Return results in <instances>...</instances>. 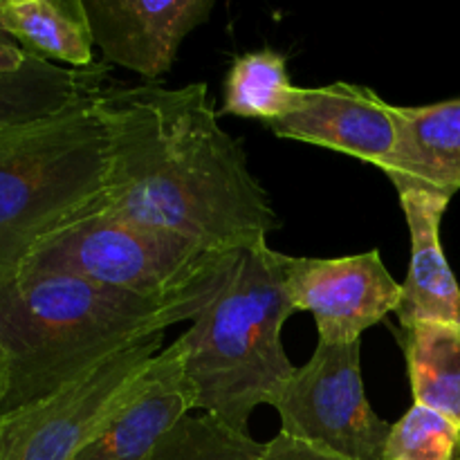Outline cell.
Wrapping results in <instances>:
<instances>
[{"label": "cell", "instance_id": "d6986e66", "mask_svg": "<svg viewBox=\"0 0 460 460\" xmlns=\"http://www.w3.org/2000/svg\"><path fill=\"white\" fill-rule=\"evenodd\" d=\"M460 427L443 413L413 402V407L391 425L386 460H456Z\"/></svg>", "mask_w": 460, "mask_h": 460}, {"label": "cell", "instance_id": "8fae6325", "mask_svg": "<svg viewBox=\"0 0 460 460\" xmlns=\"http://www.w3.org/2000/svg\"><path fill=\"white\" fill-rule=\"evenodd\" d=\"M191 411L184 382V341L178 337L153 359L135 398L75 460H146L157 443Z\"/></svg>", "mask_w": 460, "mask_h": 460}, {"label": "cell", "instance_id": "8992f818", "mask_svg": "<svg viewBox=\"0 0 460 460\" xmlns=\"http://www.w3.org/2000/svg\"><path fill=\"white\" fill-rule=\"evenodd\" d=\"M162 337L108 359L49 398L0 416V460H75L135 398L148 367L164 350Z\"/></svg>", "mask_w": 460, "mask_h": 460}, {"label": "cell", "instance_id": "9a60e30c", "mask_svg": "<svg viewBox=\"0 0 460 460\" xmlns=\"http://www.w3.org/2000/svg\"><path fill=\"white\" fill-rule=\"evenodd\" d=\"M106 81L108 63L75 70L30 54L21 70L0 75V130L57 115L90 94L103 93Z\"/></svg>", "mask_w": 460, "mask_h": 460}, {"label": "cell", "instance_id": "277c9868", "mask_svg": "<svg viewBox=\"0 0 460 460\" xmlns=\"http://www.w3.org/2000/svg\"><path fill=\"white\" fill-rule=\"evenodd\" d=\"M99 99L0 130V286L54 236L106 207L111 151Z\"/></svg>", "mask_w": 460, "mask_h": 460}, {"label": "cell", "instance_id": "ac0fdd59", "mask_svg": "<svg viewBox=\"0 0 460 460\" xmlns=\"http://www.w3.org/2000/svg\"><path fill=\"white\" fill-rule=\"evenodd\" d=\"M263 445L209 416H184L146 460H259Z\"/></svg>", "mask_w": 460, "mask_h": 460}, {"label": "cell", "instance_id": "cb8c5ba5", "mask_svg": "<svg viewBox=\"0 0 460 460\" xmlns=\"http://www.w3.org/2000/svg\"><path fill=\"white\" fill-rule=\"evenodd\" d=\"M456 460H458V458H456Z\"/></svg>", "mask_w": 460, "mask_h": 460}, {"label": "cell", "instance_id": "ffe728a7", "mask_svg": "<svg viewBox=\"0 0 460 460\" xmlns=\"http://www.w3.org/2000/svg\"><path fill=\"white\" fill-rule=\"evenodd\" d=\"M259 460H350V458L323 452V449L313 447V445L292 438V436L283 434L281 431L277 438H272L268 445H263Z\"/></svg>", "mask_w": 460, "mask_h": 460}, {"label": "cell", "instance_id": "7c38bea8", "mask_svg": "<svg viewBox=\"0 0 460 460\" xmlns=\"http://www.w3.org/2000/svg\"><path fill=\"white\" fill-rule=\"evenodd\" d=\"M398 198L411 234V261L402 283V301L395 310L400 328L416 323L460 326V286L440 243V223L452 198L420 189L400 191Z\"/></svg>", "mask_w": 460, "mask_h": 460}, {"label": "cell", "instance_id": "e0dca14e", "mask_svg": "<svg viewBox=\"0 0 460 460\" xmlns=\"http://www.w3.org/2000/svg\"><path fill=\"white\" fill-rule=\"evenodd\" d=\"M292 84L288 58L277 49H256L238 57L225 79L223 115L250 117L265 124L295 111L301 99Z\"/></svg>", "mask_w": 460, "mask_h": 460}, {"label": "cell", "instance_id": "4fadbf2b", "mask_svg": "<svg viewBox=\"0 0 460 460\" xmlns=\"http://www.w3.org/2000/svg\"><path fill=\"white\" fill-rule=\"evenodd\" d=\"M398 142L382 166L395 191L420 189L454 198L460 191V99L394 106Z\"/></svg>", "mask_w": 460, "mask_h": 460}, {"label": "cell", "instance_id": "6da1fadb", "mask_svg": "<svg viewBox=\"0 0 460 460\" xmlns=\"http://www.w3.org/2000/svg\"><path fill=\"white\" fill-rule=\"evenodd\" d=\"M111 191L102 214L216 252L268 241L281 225L241 139L218 126L205 84L106 88Z\"/></svg>", "mask_w": 460, "mask_h": 460}, {"label": "cell", "instance_id": "3957f363", "mask_svg": "<svg viewBox=\"0 0 460 460\" xmlns=\"http://www.w3.org/2000/svg\"><path fill=\"white\" fill-rule=\"evenodd\" d=\"M292 313L281 252L268 241L238 252L220 295L180 335L193 411L250 436L254 409L272 407L296 371L281 341Z\"/></svg>", "mask_w": 460, "mask_h": 460}, {"label": "cell", "instance_id": "2e32d148", "mask_svg": "<svg viewBox=\"0 0 460 460\" xmlns=\"http://www.w3.org/2000/svg\"><path fill=\"white\" fill-rule=\"evenodd\" d=\"M395 337L407 358L409 382L416 404L443 413L460 427V326H398Z\"/></svg>", "mask_w": 460, "mask_h": 460}, {"label": "cell", "instance_id": "7a4b0ae2", "mask_svg": "<svg viewBox=\"0 0 460 460\" xmlns=\"http://www.w3.org/2000/svg\"><path fill=\"white\" fill-rule=\"evenodd\" d=\"M225 281L151 299L75 274L21 272L0 286V341L9 355L0 416L49 398L173 323L193 322Z\"/></svg>", "mask_w": 460, "mask_h": 460}, {"label": "cell", "instance_id": "30bf717a", "mask_svg": "<svg viewBox=\"0 0 460 460\" xmlns=\"http://www.w3.org/2000/svg\"><path fill=\"white\" fill-rule=\"evenodd\" d=\"M265 126L277 137L346 153L377 169L386 164L398 142L394 106L376 90L346 81L304 88L295 111Z\"/></svg>", "mask_w": 460, "mask_h": 460}, {"label": "cell", "instance_id": "ba28073f", "mask_svg": "<svg viewBox=\"0 0 460 460\" xmlns=\"http://www.w3.org/2000/svg\"><path fill=\"white\" fill-rule=\"evenodd\" d=\"M283 279L295 313H313L323 344L359 341L402 301V283L391 277L377 250L340 259L283 254Z\"/></svg>", "mask_w": 460, "mask_h": 460}, {"label": "cell", "instance_id": "603a6c76", "mask_svg": "<svg viewBox=\"0 0 460 460\" xmlns=\"http://www.w3.org/2000/svg\"><path fill=\"white\" fill-rule=\"evenodd\" d=\"M456 458H458V460H460V449H458V456H456Z\"/></svg>", "mask_w": 460, "mask_h": 460}, {"label": "cell", "instance_id": "52a82bcc", "mask_svg": "<svg viewBox=\"0 0 460 460\" xmlns=\"http://www.w3.org/2000/svg\"><path fill=\"white\" fill-rule=\"evenodd\" d=\"M359 353L362 341H319L272 404L283 434L350 460H386L391 425L368 404Z\"/></svg>", "mask_w": 460, "mask_h": 460}, {"label": "cell", "instance_id": "44dd1931", "mask_svg": "<svg viewBox=\"0 0 460 460\" xmlns=\"http://www.w3.org/2000/svg\"><path fill=\"white\" fill-rule=\"evenodd\" d=\"M30 54L12 39V36L4 34L0 30V75H9V72L21 70L27 63Z\"/></svg>", "mask_w": 460, "mask_h": 460}, {"label": "cell", "instance_id": "9c48e42d", "mask_svg": "<svg viewBox=\"0 0 460 460\" xmlns=\"http://www.w3.org/2000/svg\"><path fill=\"white\" fill-rule=\"evenodd\" d=\"M103 63L121 66L148 84L173 66L182 40L209 21L214 0H84Z\"/></svg>", "mask_w": 460, "mask_h": 460}, {"label": "cell", "instance_id": "5b68a950", "mask_svg": "<svg viewBox=\"0 0 460 460\" xmlns=\"http://www.w3.org/2000/svg\"><path fill=\"white\" fill-rule=\"evenodd\" d=\"M238 252H216L164 229L99 214L54 236L22 272H66L162 299L225 281Z\"/></svg>", "mask_w": 460, "mask_h": 460}, {"label": "cell", "instance_id": "5bb4252c", "mask_svg": "<svg viewBox=\"0 0 460 460\" xmlns=\"http://www.w3.org/2000/svg\"><path fill=\"white\" fill-rule=\"evenodd\" d=\"M0 30L43 61L75 70L97 63L84 0H0Z\"/></svg>", "mask_w": 460, "mask_h": 460}, {"label": "cell", "instance_id": "7402d4cb", "mask_svg": "<svg viewBox=\"0 0 460 460\" xmlns=\"http://www.w3.org/2000/svg\"><path fill=\"white\" fill-rule=\"evenodd\" d=\"M9 391V355L4 344L0 341V407H3L4 398Z\"/></svg>", "mask_w": 460, "mask_h": 460}]
</instances>
